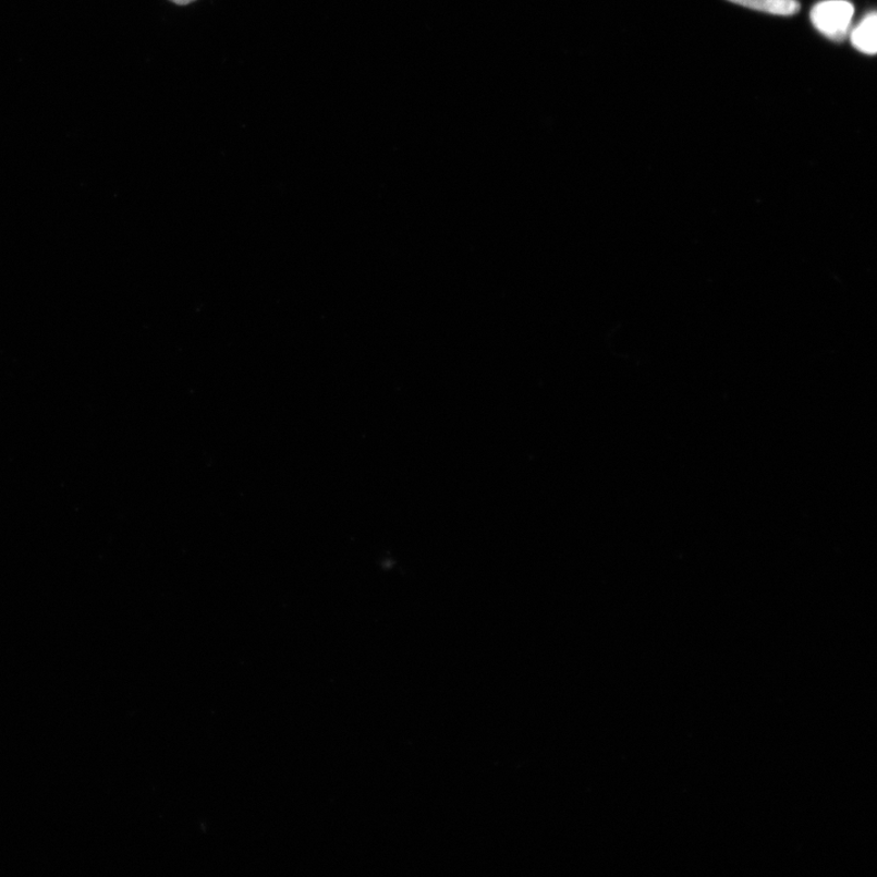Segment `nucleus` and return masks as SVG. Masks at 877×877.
<instances>
[{
  "label": "nucleus",
  "mask_w": 877,
  "mask_h": 877,
  "mask_svg": "<svg viewBox=\"0 0 877 877\" xmlns=\"http://www.w3.org/2000/svg\"><path fill=\"white\" fill-rule=\"evenodd\" d=\"M171 2H173L175 4H179V5H187V4L192 3V2H194V0H171Z\"/></svg>",
  "instance_id": "20e7f679"
},
{
  "label": "nucleus",
  "mask_w": 877,
  "mask_h": 877,
  "mask_svg": "<svg viewBox=\"0 0 877 877\" xmlns=\"http://www.w3.org/2000/svg\"><path fill=\"white\" fill-rule=\"evenodd\" d=\"M877 17L873 13L866 16L852 34V45L864 54L875 56L877 51Z\"/></svg>",
  "instance_id": "7ed1b4c3"
},
{
  "label": "nucleus",
  "mask_w": 877,
  "mask_h": 877,
  "mask_svg": "<svg viewBox=\"0 0 877 877\" xmlns=\"http://www.w3.org/2000/svg\"><path fill=\"white\" fill-rule=\"evenodd\" d=\"M854 8L845 0H825L812 9L811 20L815 28L832 40H843L849 34Z\"/></svg>",
  "instance_id": "f257e3e1"
},
{
  "label": "nucleus",
  "mask_w": 877,
  "mask_h": 877,
  "mask_svg": "<svg viewBox=\"0 0 877 877\" xmlns=\"http://www.w3.org/2000/svg\"><path fill=\"white\" fill-rule=\"evenodd\" d=\"M728 2L780 16H792L801 9L797 0H728Z\"/></svg>",
  "instance_id": "f03ea898"
}]
</instances>
